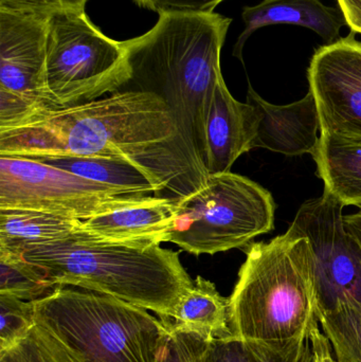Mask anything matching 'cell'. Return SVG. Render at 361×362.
I'll return each mask as SVG.
<instances>
[{"mask_svg":"<svg viewBox=\"0 0 361 362\" xmlns=\"http://www.w3.org/2000/svg\"><path fill=\"white\" fill-rule=\"evenodd\" d=\"M0 156H87L126 159L179 202L206 185L180 140L165 101L154 93L120 90L110 97L37 112L0 129Z\"/></svg>","mask_w":361,"mask_h":362,"instance_id":"1","label":"cell"},{"mask_svg":"<svg viewBox=\"0 0 361 362\" xmlns=\"http://www.w3.org/2000/svg\"><path fill=\"white\" fill-rule=\"evenodd\" d=\"M231 21L215 12L161 13L150 31L122 42L131 80L121 90L154 93L167 103L191 161L206 178L207 121Z\"/></svg>","mask_w":361,"mask_h":362,"instance_id":"2","label":"cell"},{"mask_svg":"<svg viewBox=\"0 0 361 362\" xmlns=\"http://www.w3.org/2000/svg\"><path fill=\"white\" fill-rule=\"evenodd\" d=\"M21 255L53 286L112 296L165 321L194 285L177 251L158 244L108 242L83 229L61 242L27 247Z\"/></svg>","mask_w":361,"mask_h":362,"instance_id":"3","label":"cell"},{"mask_svg":"<svg viewBox=\"0 0 361 362\" xmlns=\"http://www.w3.org/2000/svg\"><path fill=\"white\" fill-rule=\"evenodd\" d=\"M229 298L233 336L288 340L319 323L312 280L311 249L288 229L268 243H252Z\"/></svg>","mask_w":361,"mask_h":362,"instance_id":"4","label":"cell"},{"mask_svg":"<svg viewBox=\"0 0 361 362\" xmlns=\"http://www.w3.org/2000/svg\"><path fill=\"white\" fill-rule=\"evenodd\" d=\"M148 312L72 286L35 301L36 325L74 362H158L170 323Z\"/></svg>","mask_w":361,"mask_h":362,"instance_id":"5","label":"cell"},{"mask_svg":"<svg viewBox=\"0 0 361 362\" xmlns=\"http://www.w3.org/2000/svg\"><path fill=\"white\" fill-rule=\"evenodd\" d=\"M131 80L122 42L104 35L85 10L53 11L47 25L46 86L57 108L121 90Z\"/></svg>","mask_w":361,"mask_h":362,"instance_id":"6","label":"cell"},{"mask_svg":"<svg viewBox=\"0 0 361 362\" xmlns=\"http://www.w3.org/2000/svg\"><path fill=\"white\" fill-rule=\"evenodd\" d=\"M177 204L169 242L196 257L244 248L275 226L271 194L231 172L210 175L206 185Z\"/></svg>","mask_w":361,"mask_h":362,"instance_id":"7","label":"cell"},{"mask_svg":"<svg viewBox=\"0 0 361 362\" xmlns=\"http://www.w3.org/2000/svg\"><path fill=\"white\" fill-rule=\"evenodd\" d=\"M156 198L125 193L35 159L0 156V209L40 211L86 221Z\"/></svg>","mask_w":361,"mask_h":362,"instance_id":"8","label":"cell"},{"mask_svg":"<svg viewBox=\"0 0 361 362\" xmlns=\"http://www.w3.org/2000/svg\"><path fill=\"white\" fill-rule=\"evenodd\" d=\"M343 208L324 191L301 206L288 228L309 242L318 319L361 305V244L345 223Z\"/></svg>","mask_w":361,"mask_h":362,"instance_id":"9","label":"cell"},{"mask_svg":"<svg viewBox=\"0 0 361 362\" xmlns=\"http://www.w3.org/2000/svg\"><path fill=\"white\" fill-rule=\"evenodd\" d=\"M48 16L0 10V98L20 104L28 118L57 110L46 86Z\"/></svg>","mask_w":361,"mask_h":362,"instance_id":"10","label":"cell"},{"mask_svg":"<svg viewBox=\"0 0 361 362\" xmlns=\"http://www.w3.org/2000/svg\"><path fill=\"white\" fill-rule=\"evenodd\" d=\"M307 78L320 133L361 138V42L354 33L318 49Z\"/></svg>","mask_w":361,"mask_h":362,"instance_id":"11","label":"cell"},{"mask_svg":"<svg viewBox=\"0 0 361 362\" xmlns=\"http://www.w3.org/2000/svg\"><path fill=\"white\" fill-rule=\"evenodd\" d=\"M247 102L260 115L254 148H266L285 156H313L319 144L320 121L311 90L294 103L275 105L262 99L249 85Z\"/></svg>","mask_w":361,"mask_h":362,"instance_id":"12","label":"cell"},{"mask_svg":"<svg viewBox=\"0 0 361 362\" xmlns=\"http://www.w3.org/2000/svg\"><path fill=\"white\" fill-rule=\"evenodd\" d=\"M260 115L251 104L235 100L220 76L207 121L206 169L228 173L239 157L254 148Z\"/></svg>","mask_w":361,"mask_h":362,"instance_id":"13","label":"cell"},{"mask_svg":"<svg viewBox=\"0 0 361 362\" xmlns=\"http://www.w3.org/2000/svg\"><path fill=\"white\" fill-rule=\"evenodd\" d=\"M177 216V202L157 197L83 221L82 229L108 242L160 245L169 242Z\"/></svg>","mask_w":361,"mask_h":362,"instance_id":"14","label":"cell"},{"mask_svg":"<svg viewBox=\"0 0 361 362\" xmlns=\"http://www.w3.org/2000/svg\"><path fill=\"white\" fill-rule=\"evenodd\" d=\"M242 18L245 30L233 49V55L239 59H243V49L248 38L266 25H301L333 44L338 40L341 28L347 25L341 8L324 6L320 0H263L258 6H245Z\"/></svg>","mask_w":361,"mask_h":362,"instance_id":"15","label":"cell"},{"mask_svg":"<svg viewBox=\"0 0 361 362\" xmlns=\"http://www.w3.org/2000/svg\"><path fill=\"white\" fill-rule=\"evenodd\" d=\"M313 158L324 191L345 206L361 208V138L320 133Z\"/></svg>","mask_w":361,"mask_h":362,"instance_id":"16","label":"cell"},{"mask_svg":"<svg viewBox=\"0 0 361 362\" xmlns=\"http://www.w3.org/2000/svg\"><path fill=\"white\" fill-rule=\"evenodd\" d=\"M34 159L69 172L78 177L114 187L125 193L134 195L154 193L156 197L165 198L163 185L148 172L126 159L87 156L42 157Z\"/></svg>","mask_w":361,"mask_h":362,"instance_id":"17","label":"cell"},{"mask_svg":"<svg viewBox=\"0 0 361 362\" xmlns=\"http://www.w3.org/2000/svg\"><path fill=\"white\" fill-rule=\"evenodd\" d=\"M170 323L178 331L190 332L208 341L232 336L229 299L220 296L211 281L199 276L184 296Z\"/></svg>","mask_w":361,"mask_h":362,"instance_id":"18","label":"cell"},{"mask_svg":"<svg viewBox=\"0 0 361 362\" xmlns=\"http://www.w3.org/2000/svg\"><path fill=\"white\" fill-rule=\"evenodd\" d=\"M83 221L40 211L0 209V248L23 252L34 245L61 242L82 230Z\"/></svg>","mask_w":361,"mask_h":362,"instance_id":"19","label":"cell"},{"mask_svg":"<svg viewBox=\"0 0 361 362\" xmlns=\"http://www.w3.org/2000/svg\"><path fill=\"white\" fill-rule=\"evenodd\" d=\"M309 335L288 340H254L229 336L212 340L205 362H311Z\"/></svg>","mask_w":361,"mask_h":362,"instance_id":"20","label":"cell"},{"mask_svg":"<svg viewBox=\"0 0 361 362\" xmlns=\"http://www.w3.org/2000/svg\"><path fill=\"white\" fill-rule=\"evenodd\" d=\"M57 287L51 285L44 272L23 255L0 248V295L36 301Z\"/></svg>","mask_w":361,"mask_h":362,"instance_id":"21","label":"cell"},{"mask_svg":"<svg viewBox=\"0 0 361 362\" xmlns=\"http://www.w3.org/2000/svg\"><path fill=\"white\" fill-rule=\"evenodd\" d=\"M337 361L361 362V305L345 306L318 319Z\"/></svg>","mask_w":361,"mask_h":362,"instance_id":"22","label":"cell"},{"mask_svg":"<svg viewBox=\"0 0 361 362\" xmlns=\"http://www.w3.org/2000/svg\"><path fill=\"white\" fill-rule=\"evenodd\" d=\"M35 327V301L0 295V351L18 344Z\"/></svg>","mask_w":361,"mask_h":362,"instance_id":"23","label":"cell"},{"mask_svg":"<svg viewBox=\"0 0 361 362\" xmlns=\"http://www.w3.org/2000/svg\"><path fill=\"white\" fill-rule=\"evenodd\" d=\"M0 362H74L42 327H36L18 344L0 351Z\"/></svg>","mask_w":361,"mask_h":362,"instance_id":"24","label":"cell"},{"mask_svg":"<svg viewBox=\"0 0 361 362\" xmlns=\"http://www.w3.org/2000/svg\"><path fill=\"white\" fill-rule=\"evenodd\" d=\"M210 342L197 334L178 331L170 325L158 362H205Z\"/></svg>","mask_w":361,"mask_h":362,"instance_id":"25","label":"cell"},{"mask_svg":"<svg viewBox=\"0 0 361 362\" xmlns=\"http://www.w3.org/2000/svg\"><path fill=\"white\" fill-rule=\"evenodd\" d=\"M88 0H0V10L29 14H50L53 11L85 10Z\"/></svg>","mask_w":361,"mask_h":362,"instance_id":"26","label":"cell"},{"mask_svg":"<svg viewBox=\"0 0 361 362\" xmlns=\"http://www.w3.org/2000/svg\"><path fill=\"white\" fill-rule=\"evenodd\" d=\"M140 8L161 13H212L224 0H133Z\"/></svg>","mask_w":361,"mask_h":362,"instance_id":"27","label":"cell"},{"mask_svg":"<svg viewBox=\"0 0 361 362\" xmlns=\"http://www.w3.org/2000/svg\"><path fill=\"white\" fill-rule=\"evenodd\" d=\"M309 338L312 348L311 362H339L333 355L330 340L319 329L318 323L312 327Z\"/></svg>","mask_w":361,"mask_h":362,"instance_id":"28","label":"cell"},{"mask_svg":"<svg viewBox=\"0 0 361 362\" xmlns=\"http://www.w3.org/2000/svg\"><path fill=\"white\" fill-rule=\"evenodd\" d=\"M353 33L361 34V0H337Z\"/></svg>","mask_w":361,"mask_h":362,"instance_id":"29","label":"cell"},{"mask_svg":"<svg viewBox=\"0 0 361 362\" xmlns=\"http://www.w3.org/2000/svg\"><path fill=\"white\" fill-rule=\"evenodd\" d=\"M345 219L350 231L356 236L361 244V210L354 214L345 215Z\"/></svg>","mask_w":361,"mask_h":362,"instance_id":"30","label":"cell"}]
</instances>
